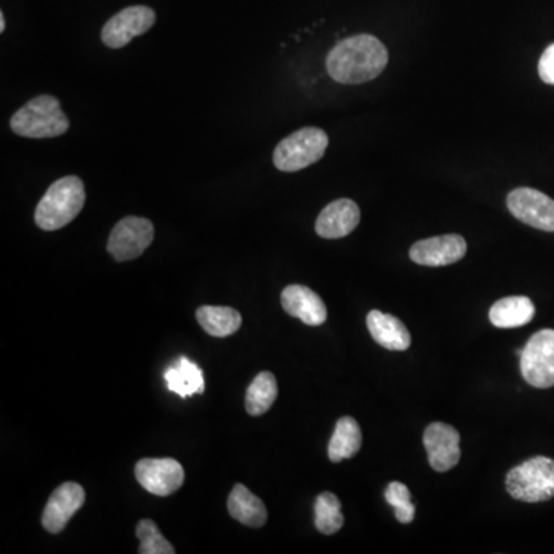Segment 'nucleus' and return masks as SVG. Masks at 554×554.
<instances>
[{
    "label": "nucleus",
    "instance_id": "1",
    "mask_svg": "<svg viewBox=\"0 0 554 554\" xmlns=\"http://www.w3.org/2000/svg\"><path fill=\"white\" fill-rule=\"evenodd\" d=\"M388 64V51L370 34L348 37L328 53L327 71L339 84L356 85L373 81Z\"/></svg>",
    "mask_w": 554,
    "mask_h": 554
},
{
    "label": "nucleus",
    "instance_id": "2",
    "mask_svg": "<svg viewBox=\"0 0 554 554\" xmlns=\"http://www.w3.org/2000/svg\"><path fill=\"white\" fill-rule=\"evenodd\" d=\"M85 205L84 182L77 176H65L54 182L37 205V227L56 231L70 224Z\"/></svg>",
    "mask_w": 554,
    "mask_h": 554
},
{
    "label": "nucleus",
    "instance_id": "3",
    "mask_svg": "<svg viewBox=\"0 0 554 554\" xmlns=\"http://www.w3.org/2000/svg\"><path fill=\"white\" fill-rule=\"evenodd\" d=\"M11 130L28 139H48L62 136L70 128L67 114L56 97L37 96L11 117Z\"/></svg>",
    "mask_w": 554,
    "mask_h": 554
},
{
    "label": "nucleus",
    "instance_id": "4",
    "mask_svg": "<svg viewBox=\"0 0 554 554\" xmlns=\"http://www.w3.org/2000/svg\"><path fill=\"white\" fill-rule=\"evenodd\" d=\"M505 487L516 501H550L554 498V461L545 456H536L522 462L507 474Z\"/></svg>",
    "mask_w": 554,
    "mask_h": 554
},
{
    "label": "nucleus",
    "instance_id": "5",
    "mask_svg": "<svg viewBox=\"0 0 554 554\" xmlns=\"http://www.w3.org/2000/svg\"><path fill=\"white\" fill-rule=\"evenodd\" d=\"M328 148V136L316 127L302 128L285 137L273 154L274 167L285 173L304 170L324 157Z\"/></svg>",
    "mask_w": 554,
    "mask_h": 554
},
{
    "label": "nucleus",
    "instance_id": "6",
    "mask_svg": "<svg viewBox=\"0 0 554 554\" xmlns=\"http://www.w3.org/2000/svg\"><path fill=\"white\" fill-rule=\"evenodd\" d=\"M521 373L534 388L554 385V330H541L531 336L521 353Z\"/></svg>",
    "mask_w": 554,
    "mask_h": 554
},
{
    "label": "nucleus",
    "instance_id": "7",
    "mask_svg": "<svg viewBox=\"0 0 554 554\" xmlns=\"http://www.w3.org/2000/svg\"><path fill=\"white\" fill-rule=\"evenodd\" d=\"M154 239V227L145 217L128 216L117 222L108 239L107 250L117 262L133 261Z\"/></svg>",
    "mask_w": 554,
    "mask_h": 554
},
{
    "label": "nucleus",
    "instance_id": "8",
    "mask_svg": "<svg viewBox=\"0 0 554 554\" xmlns=\"http://www.w3.org/2000/svg\"><path fill=\"white\" fill-rule=\"evenodd\" d=\"M507 205L524 224L554 233V201L547 194L533 188H516L508 194Z\"/></svg>",
    "mask_w": 554,
    "mask_h": 554
},
{
    "label": "nucleus",
    "instance_id": "9",
    "mask_svg": "<svg viewBox=\"0 0 554 554\" xmlns=\"http://www.w3.org/2000/svg\"><path fill=\"white\" fill-rule=\"evenodd\" d=\"M156 22V13L151 8L128 7L111 17L110 21L102 28V42L108 48L125 47L134 37L147 33Z\"/></svg>",
    "mask_w": 554,
    "mask_h": 554
},
{
    "label": "nucleus",
    "instance_id": "10",
    "mask_svg": "<svg viewBox=\"0 0 554 554\" xmlns=\"http://www.w3.org/2000/svg\"><path fill=\"white\" fill-rule=\"evenodd\" d=\"M136 479L142 488L154 496H170L182 487L185 471L174 459H142L137 462Z\"/></svg>",
    "mask_w": 554,
    "mask_h": 554
},
{
    "label": "nucleus",
    "instance_id": "11",
    "mask_svg": "<svg viewBox=\"0 0 554 554\" xmlns=\"http://www.w3.org/2000/svg\"><path fill=\"white\" fill-rule=\"evenodd\" d=\"M425 450L433 470L450 471L461 461V434L451 425L433 422L424 433Z\"/></svg>",
    "mask_w": 554,
    "mask_h": 554
},
{
    "label": "nucleus",
    "instance_id": "12",
    "mask_svg": "<svg viewBox=\"0 0 554 554\" xmlns=\"http://www.w3.org/2000/svg\"><path fill=\"white\" fill-rule=\"evenodd\" d=\"M467 254V242L459 234H444L416 242L411 247L410 257L414 264L425 267H445L456 264Z\"/></svg>",
    "mask_w": 554,
    "mask_h": 554
},
{
    "label": "nucleus",
    "instance_id": "13",
    "mask_svg": "<svg viewBox=\"0 0 554 554\" xmlns=\"http://www.w3.org/2000/svg\"><path fill=\"white\" fill-rule=\"evenodd\" d=\"M85 504V491L76 482H65L57 487L48 499L42 514V525L48 533H61L70 519Z\"/></svg>",
    "mask_w": 554,
    "mask_h": 554
},
{
    "label": "nucleus",
    "instance_id": "14",
    "mask_svg": "<svg viewBox=\"0 0 554 554\" xmlns=\"http://www.w3.org/2000/svg\"><path fill=\"white\" fill-rule=\"evenodd\" d=\"M361 221V210L350 199L331 202L319 214L316 233L324 239H341L353 233Z\"/></svg>",
    "mask_w": 554,
    "mask_h": 554
},
{
    "label": "nucleus",
    "instance_id": "15",
    "mask_svg": "<svg viewBox=\"0 0 554 554\" xmlns=\"http://www.w3.org/2000/svg\"><path fill=\"white\" fill-rule=\"evenodd\" d=\"M282 307L293 318L301 319L310 327H318L327 321V307L318 293L304 285H290L282 291Z\"/></svg>",
    "mask_w": 554,
    "mask_h": 554
},
{
    "label": "nucleus",
    "instance_id": "16",
    "mask_svg": "<svg viewBox=\"0 0 554 554\" xmlns=\"http://www.w3.org/2000/svg\"><path fill=\"white\" fill-rule=\"evenodd\" d=\"M368 330L376 344L391 351H405L411 345L410 331L391 314L373 310L367 316Z\"/></svg>",
    "mask_w": 554,
    "mask_h": 554
},
{
    "label": "nucleus",
    "instance_id": "17",
    "mask_svg": "<svg viewBox=\"0 0 554 554\" xmlns=\"http://www.w3.org/2000/svg\"><path fill=\"white\" fill-rule=\"evenodd\" d=\"M231 518L251 528H261L267 524L268 513L264 502L254 496L245 485H234L227 501Z\"/></svg>",
    "mask_w": 554,
    "mask_h": 554
},
{
    "label": "nucleus",
    "instance_id": "18",
    "mask_svg": "<svg viewBox=\"0 0 554 554\" xmlns=\"http://www.w3.org/2000/svg\"><path fill=\"white\" fill-rule=\"evenodd\" d=\"M534 308L530 298L525 296H510L494 302L490 310V322L498 328L524 327L533 321Z\"/></svg>",
    "mask_w": 554,
    "mask_h": 554
},
{
    "label": "nucleus",
    "instance_id": "19",
    "mask_svg": "<svg viewBox=\"0 0 554 554\" xmlns=\"http://www.w3.org/2000/svg\"><path fill=\"white\" fill-rule=\"evenodd\" d=\"M164 378L168 390L179 394L181 398H188L205 391L204 371L184 356L177 359L176 364L165 371Z\"/></svg>",
    "mask_w": 554,
    "mask_h": 554
},
{
    "label": "nucleus",
    "instance_id": "20",
    "mask_svg": "<svg viewBox=\"0 0 554 554\" xmlns=\"http://www.w3.org/2000/svg\"><path fill=\"white\" fill-rule=\"evenodd\" d=\"M362 447V431L356 419L345 416L334 428L333 438L328 445V458L331 462H342L353 458Z\"/></svg>",
    "mask_w": 554,
    "mask_h": 554
},
{
    "label": "nucleus",
    "instance_id": "21",
    "mask_svg": "<svg viewBox=\"0 0 554 554\" xmlns=\"http://www.w3.org/2000/svg\"><path fill=\"white\" fill-rule=\"evenodd\" d=\"M196 318L199 325L214 338H228L242 325L241 313L230 307L204 305L196 311Z\"/></svg>",
    "mask_w": 554,
    "mask_h": 554
},
{
    "label": "nucleus",
    "instance_id": "22",
    "mask_svg": "<svg viewBox=\"0 0 554 554\" xmlns=\"http://www.w3.org/2000/svg\"><path fill=\"white\" fill-rule=\"evenodd\" d=\"M277 398V382L273 373L262 371L251 382L245 398V407L250 416H262L270 410Z\"/></svg>",
    "mask_w": 554,
    "mask_h": 554
},
{
    "label": "nucleus",
    "instance_id": "23",
    "mask_svg": "<svg viewBox=\"0 0 554 554\" xmlns=\"http://www.w3.org/2000/svg\"><path fill=\"white\" fill-rule=\"evenodd\" d=\"M314 524L321 533H338L344 527L342 505L336 494L325 491L314 502Z\"/></svg>",
    "mask_w": 554,
    "mask_h": 554
},
{
    "label": "nucleus",
    "instance_id": "24",
    "mask_svg": "<svg viewBox=\"0 0 554 554\" xmlns=\"http://www.w3.org/2000/svg\"><path fill=\"white\" fill-rule=\"evenodd\" d=\"M137 539L141 541V547H139V553L141 554H174L173 545L164 538V534L159 531L157 525L150 519H144V521L137 524Z\"/></svg>",
    "mask_w": 554,
    "mask_h": 554
},
{
    "label": "nucleus",
    "instance_id": "25",
    "mask_svg": "<svg viewBox=\"0 0 554 554\" xmlns=\"http://www.w3.org/2000/svg\"><path fill=\"white\" fill-rule=\"evenodd\" d=\"M385 499L394 508L396 519L401 524H411L414 521L416 508L411 502V493L407 485L402 484V482H391L385 490Z\"/></svg>",
    "mask_w": 554,
    "mask_h": 554
},
{
    "label": "nucleus",
    "instance_id": "26",
    "mask_svg": "<svg viewBox=\"0 0 554 554\" xmlns=\"http://www.w3.org/2000/svg\"><path fill=\"white\" fill-rule=\"evenodd\" d=\"M539 76L548 85H554V44L542 54L539 61Z\"/></svg>",
    "mask_w": 554,
    "mask_h": 554
},
{
    "label": "nucleus",
    "instance_id": "27",
    "mask_svg": "<svg viewBox=\"0 0 554 554\" xmlns=\"http://www.w3.org/2000/svg\"><path fill=\"white\" fill-rule=\"evenodd\" d=\"M0 31L4 33L5 31V16L4 13L0 14Z\"/></svg>",
    "mask_w": 554,
    "mask_h": 554
}]
</instances>
